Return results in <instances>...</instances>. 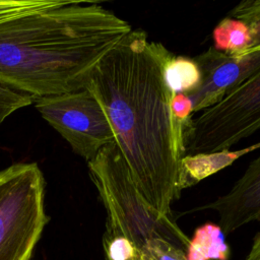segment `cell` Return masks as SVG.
Listing matches in <instances>:
<instances>
[{"label": "cell", "mask_w": 260, "mask_h": 260, "mask_svg": "<svg viewBox=\"0 0 260 260\" xmlns=\"http://www.w3.org/2000/svg\"><path fill=\"white\" fill-rule=\"evenodd\" d=\"M172 53L132 29L91 70L85 88L103 107L131 180L162 214L180 197V149L171 113L174 95L164 79Z\"/></svg>", "instance_id": "6da1fadb"}, {"label": "cell", "mask_w": 260, "mask_h": 260, "mask_svg": "<svg viewBox=\"0 0 260 260\" xmlns=\"http://www.w3.org/2000/svg\"><path fill=\"white\" fill-rule=\"evenodd\" d=\"M131 30L99 3L52 0L0 21V81L35 99L85 88L94 66Z\"/></svg>", "instance_id": "7a4b0ae2"}, {"label": "cell", "mask_w": 260, "mask_h": 260, "mask_svg": "<svg viewBox=\"0 0 260 260\" xmlns=\"http://www.w3.org/2000/svg\"><path fill=\"white\" fill-rule=\"evenodd\" d=\"M88 175L107 211L106 232L140 246L151 239L165 240L188 251L190 238L173 214H162L139 193L116 142L87 161Z\"/></svg>", "instance_id": "3957f363"}, {"label": "cell", "mask_w": 260, "mask_h": 260, "mask_svg": "<svg viewBox=\"0 0 260 260\" xmlns=\"http://www.w3.org/2000/svg\"><path fill=\"white\" fill-rule=\"evenodd\" d=\"M45 187L36 162H17L0 171V260L31 259L50 221Z\"/></svg>", "instance_id": "277c9868"}, {"label": "cell", "mask_w": 260, "mask_h": 260, "mask_svg": "<svg viewBox=\"0 0 260 260\" xmlns=\"http://www.w3.org/2000/svg\"><path fill=\"white\" fill-rule=\"evenodd\" d=\"M260 130V71L192 119L186 154L231 149Z\"/></svg>", "instance_id": "5b68a950"}, {"label": "cell", "mask_w": 260, "mask_h": 260, "mask_svg": "<svg viewBox=\"0 0 260 260\" xmlns=\"http://www.w3.org/2000/svg\"><path fill=\"white\" fill-rule=\"evenodd\" d=\"M34 104L43 119L86 161L116 140L103 107L86 88L37 98Z\"/></svg>", "instance_id": "8992f818"}, {"label": "cell", "mask_w": 260, "mask_h": 260, "mask_svg": "<svg viewBox=\"0 0 260 260\" xmlns=\"http://www.w3.org/2000/svg\"><path fill=\"white\" fill-rule=\"evenodd\" d=\"M194 59L202 73L200 87L189 94L194 114L215 105L260 71V47L240 56H229L210 47Z\"/></svg>", "instance_id": "52a82bcc"}, {"label": "cell", "mask_w": 260, "mask_h": 260, "mask_svg": "<svg viewBox=\"0 0 260 260\" xmlns=\"http://www.w3.org/2000/svg\"><path fill=\"white\" fill-rule=\"evenodd\" d=\"M213 210L224 235L252 221H260V154L254 158L231 190L188 212Z\"/></svg>", "instance_id": "ba28073f"}, {"label": "cell", "mask_w": 260, "mask_h": 260, "mask_svg": "<svg viewBox=\"0 0 260 260\" xmlns=\"http://www.w3.org/2000/svg\"><path fill=\"white\" fill-rule=\"evenodd\" d=\"M106 260H187V252L160 239H151L140 246L122 236L104 233Z\"/></svg>", "instance_id": "9c48e42d"}, {"label": "cell", "mask_w": 260, "mask_h": 260, "mask_svg": "<svg viewBox=\"0 0 260 260\" xmlns=\"http://www.w3.org/2000/svg\"><path fill=\"white\" fill-rule=\"evenodd\" d=\"M260 147V142L240 150L231 149L208 153L186 154L181 159V187L182 190L195 185L203 179L217 173L232 165L244 154Z\"/></svg>", "instance_id": "30bf717a"}, {"label": "cell", "mask_w": 260, "mask_h": 260, "mask_svg": "<svg viewBox=\"0 0 260 260\" xmlns=\"http://www.w3.org/2000/svg\"><path fill=\"white\" fill-rule=\"evenodd\" d=\"M164 79L172 95H189L200 87L202 73L194 58L172 55L165 64Z\"/></svg>", "instance_id": "8fae6325"}, {"label": "cell", "mask_w": 260, "mask_h": 260, "mask_svg": "<svg viewBox=\"0 0 260 260\" xmlns=\"http://www.w3.org/2000/svg\"><path fill=\"white\" fill-rule=\"evenodd\" d=\"M213 48L229 56H240L252 49L253 36L242 20L226 16L212 31Z\"/></svg>", "instance_id": "7c38bea8"}, {"label": "cell", "mask_w": 260, "mask_h": 260, "mask_svg": "<svg viewBox=\"0 0 260 260\" xmlns=\"http://www.w3.org/2000/svg\"><path fill=\"white\" fill-rule=\"evenodd\" d=\"M230 249L218 224L206 222L198 226L187 251V260H228Z\"/></svg>", "instance_id": "4fadbf2b"}, {"label": "cell", "mask_w": 260, "mask_h": 260, "mask_svg": "<svg viewBox=\"0 0 260 260\" xmlns=\"http://www.w3.org/2000/svg\"><path fill=\"white\" fill-rule=\"evenodd\" d=\"M230 17L242 20L250 27L253 36L252 49L260 47V0L240 2L232 9Z\"/></svg>", "instance_id": "5bb4252c"}, {"label": "cell", "mask_w": 260, "mask_h": 260, "mask_svg": "<svg viewBox=\"0 0 260 260\" xmlns=\"http://www.w3.org/2000/svg\"><path fill=\"white\" fill-rule=\"evenodd\" d=\"M35 98L0 81V124L13 112L31 105Z\"/></svg>", "instance_id": "9a60e30c"}, {"label": "cell", "mask_w": 260, "mask_h": 260, "mask_svg": "<svg viewBox=\"0 0 260 260\" xmlns=\"http://www.w3.org/2000/svg\"><path fill=\"white\" fill-rule=\"evenodd\" d=\"M52 0H0V21L36 10Z\"/></svg>", "instance_id": "2e32d148"}, {"label": "cell", "mask_w": 260, "mask_h": 260, "mask_svg": "<svg viewBox=\"0 0 260 260\" xmlns=\"http://www.w3.org/2000/svg\"><path fill=\"white\" fill-rule=\"evenodd\" d=\"M244 260H260V232L254 237L251 249Z\"/></svg>", "instance_id": "e0dca14e"}]
</instances>
